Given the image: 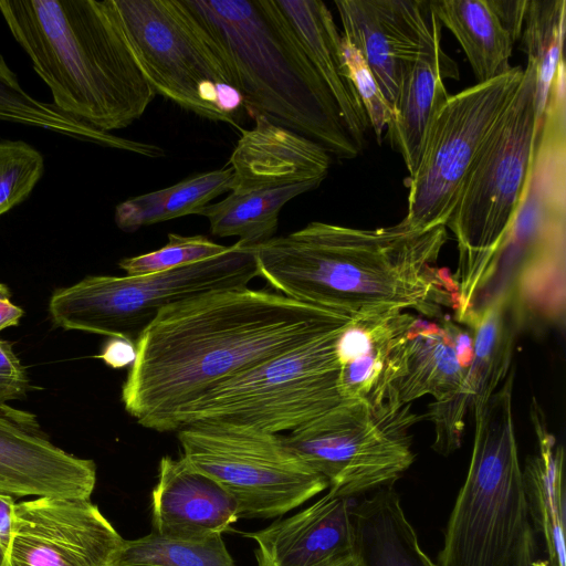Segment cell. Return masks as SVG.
<instances>
[{
  "label": "cell",
  "instance_id": "6da1fadb",
  "mask_svg": "<svg viewBox=\"0 0 566 566\" xmlns=\"http://www.w3.org/2000/svg\"><path fill=\"white\" fill-rule=\"evenodd\" d=\"M352 319L248 286L172 303L135 342V359L122 388L125 410L153 429L230 378Z\"/></svg>",
  "mask_w": 566,
  "mask_h": 566
},
{
  "label": "cell",
  "instance_id": "7a4b0ae2",
  "mask_svg": "<svg viewBox=\"0 0 566 566\" xmlns=\"http://www.w3.org/2000/svg\"><path fill=\"white\" fill-rule=\"evenodd\" d=\"M448 239L446 226L370 230L313 221L254 252L259 276L294 301L352 318L389 310L442 318L444 306L458 305L452 275L437 265Z\"/></svg>",
  "mask_w": 566,
  "mask_h": 566
},
{
  "label": "cell",
  "instance_id": "3957f363",
  "mask_svg": "<svg viewBox=\"0 0 566 566\" xmlns=\"http://www.w3.org/2000/svg\"><path fill=\"white\" fill-rule=\"evenodd\" d=\"M0 14L66 117L109 133L155 98L114 0H0Z\"/></svg>",
  "mask_w": 566,
  "mask_h": 566
},
{
  "label": "cell",
  "instance_id": "277c9868",
  "mask_svg": "<svg viewBox=\"0 0 566 566\" xmlns=\"http://www.w3.org/2000/svg\"><path fill=\"white\" fill-rule=\"evenodd\" d=\"M221 50L254 116L301 134L340 159L361 149L276 0H184Z\"/></svg>",
  "mask_w": 566,
  "mask_h": 566
},
{
  "label": "cell",
  "instance_id": "5b68a950",
  "mask_svg": "<svg viewBox=\"0 0 566 566\" xmlns=\"http://www.w3.org/2000/svg\"><path fill=\"white\" fill-rule=\"evenodd\" d=\"M566 70L553 81L530 171L510 227L475 295L479 305L512 296L541 311L565 298Z\"/></svg>",
  "mask_w": 566,
  "mask_h": 566
},
{
  "label": "cell",
  "instance_id": "8992f818",
  "mask_svg": "<svg viewBox=\"0 0 566 566\" xmlns=\"http://www.w3.org/2000/svg\"><path fill=\"white\" fill-rule=\"evenodd\" d=\"M514 370L475 418L471 460L438 554L439 566H514L533 531L513 421Z\"/></svg>",
  "mask_w": 566,
  "mask_h": 566
},
{
  "label": "cell",
  "instance_id": "52a82bcc",
  "mask_svg": "<svg viewBox=\"0 0 566 566\" xmlns=\"http://www.w3.org/2000/svg\"><path fill=\"white\" fill-rule=\"evenodd\" d=\"M535 82V64L527 60L518 88L476 155L447 223L458 244L452 274L457 321L469 310L523 192L536 139Z\"/></svg>",
  "mask_w": 566,
  "mask_h": 566
},
{
  "label": "cell",
  "instance_id": "ba28073f",
  "mask_svg": "<svg viewBox=\"0 0 566 566\" xmlns=\"http://www.w3.org/2000/svg\"><path fill=\"white\" fill-rule=\"evenodd\" d=\"M345 327L230 378L163 418L153 430L210 423L280 434L348 402L338 382V340Z\"/></svg>",
  "mask_w": 566,
  "mask_h": 566
},
{
  "label": "cell",
  "instance_id": "9c48e42d",
  "mask_svg": "<svg viewBox=\"0 0 566 566\" xmlns=\"http://www.w3.org/2000/svg\"><path fill=\"white\" fill-rule=\"evenodd\" d=\"M128 43L156 94L239 128L243 98L221 50L184 0H114Z\"/></svg>",
  "mask_w": 566,
  "mask_h": 566
},
{
  "label": "cell",
  "instance_id": "30bf717a",
  "mask_svg": "<svg viewBox=\"0 0 566 566\" xmlns=\"http://www.w3.org/2000/svg\"><path fill=\"white\" fill-rule=\"evenodd\" d=\"M259 276L254 247L239 242L219 255L143 276H87L56 290L49 302L55 325L135 344L164 307L218 290L245 287Z\"/></svg>",
  "mask_w": 566,
  "mask_h": 566
},
{
  "label": "cell",
  "instance_id": "8fae6325",
  "mask_svg": "<svg viewBox=\"0 0 566 566\" xmlns=\"http://www.w3.org/2000/svg\"><path fill=\"white\" fill-rule=\"evenodd\" d=\"M422 417L411 405L344 402L282 434L285 444L350 499L392 484L415 460L410 429Z\"/></svg>",
  "mask_w": 566,
  "mask_h": 566
},
{
  "label": "cell",
  "instance_id": "7c38bea8",
  "mask_svg": "<svg viewBox=\"0 0 566 566\" xmlns=\"http://www.w3.org/2000/svg\"><path fill=\"white\" fill-rule=\"evenodd\" d=\"M177 432L181 457L235 499L239 518L281 516L328 489L282 434L210 423Z\"/></svg>",
  "mask_w": 566,
  "mask_h": 566
},
{
  "label": "cell",
  "instance_id": "4fadbf2b",
  "mask_svg": "<svg viewBox=\"0 0 566 566\" xmlns=\"http://www.w3.org/2000/svg\"><path fill=\"white\" fill-rule=\"evenodd\" d=\"M523 72L515 66L449 96L430 126L416 169L405 180L409 192L402 224L413 230L447 227L465 177Z\"/></svg>",
  "mask_w": 566,
  "mask_h": 566
},
{
  "label": "cell",
  "instance_id": "5bb4252c",
  "mask_svg": "<svg viewBox=\"0 0 566 566\" xmlns=\"http://www.w3.org/2000/svg\"><path fill=\"white\" fill-rule=\"evenodd\" d=\"M473 356L472 337L449 319L441 323L415 317L407 335L401 369L386 402L408 405L431 395L434 424L432 448L442 454L461 444L464 416L470 406L467 375Z\"/></svg>",
  "mask_w": 566,
  "mask_h": 566
},
{
  "label": "cell",
  "instance_id": "9a60e30c",
  "mask_svg": "<svg viewBox=\"0 0 566 566\" xmlns=\"http://www.w3.org/2000/svg\"><path fill=\"white\" fill-rule=\"evenodd\" d=\"M124 538L91 497L14 503L3 566H113Z\"/></svg>",
  "mask_w": 566,
  "mask_h": 566
},
{
  "label": "cell",
  "instance_id": "2e32d148",
  "mask_svg": "<svg viewBox=\"0 0 566 566\" xmlns=\"http://www.w3.org/2000/svg\"><path fill=\"white\" fill-rule=\"evenodd\" d=\"M334 4L342 35L359 51L394 108L406 67L442 27L430 1L337 0Z\"/></svg>",
  "mask_w": 566,
  "mask_h": 566
},
{
  "label": "cell",
  "instance_id": "e0dca14e",
  "mask_svg": "<svg viewBox=\"0 0 566 566\" xmlns=\"http://www.w3.org/2000/svg\"><path fill=\"white\" fill-rule=\"evenodd\" d=\"M3 409H0V493L12 497H91L96 484L94 461L54 446Z\"/></svg>",
  "mask_w": 566,
  "mask_h": 566
},
{
  "label": "cell",
  "instance_id": "ac0fdd59",
  "mask_svg": "<svg viewBox=\"0 0 566 566\" xmlns=\"http://www.w3.org/2000/svg\"><path fill=\"white\" fill-rule=\"evenodd\" d=\"M258 566H333L355 554L349 499L328 491L304 510L256 532Z\"/></svg>",
  "mask_w": 566,
  "mask_h": 566
},
{
  "label": "cell",
  "instance_id": "d6986e66",
  "mask_svg": "<svg viewBox=\"0 0 566 566\" xmlns=\"http://www.w3.org/2000/svg\"><path fill=\"white\" fill-rule=\"evenodd\" d=\"M415 317L405 310H389L356 317L344 328L338 340V382L345 400L386 402Z\"/></svg>",
  "mask_w": 566,
  "mask_h": 566
},
{
  "label": "cell",
  "instance_id": "ffe728a7",
  "mask_svg": "<svg viewBox=\"0 0 566 566\" xmlns=\"http://www.w3.org/2000/svg\"><path fill=\"white\" fill-rule=\"evenodd\" d=\"M150 507L153 531L167 536L222 534L239 520L235 499L184 457L161 458Z\"/></svg>",
  "mask_w": 566,
  "mask_h": 566
},
{
  "label": "cell",
  "instance_id": "44dd1931",
  "mask_svg": "<svg viewBox=\"0 0 566 566\" xmlns=\"http://www.w3.org/2000/svg\"><path fill=\"white\" fill-rule=\"evenodd\" d=\"M228 167L233 171L232 189L321 185L331 155L312 139L256 115L254 126L242 130Z\"/></svg>",
  "mask_w": 566,
  "mask_h": 566
},
{
  "label": "cell",
  "instance_id": "7402d4cb",
  "mask_svg": "<svg viewBox=\"0 0 566 566\" xmlns=\"http://www.w3.org/2000/svg\"><path fill=\"white\" fill-rule=\"evenodd\" d=\"M459 78L457 64L441 46V29L423 45L401 77L394 117L387 126V137L398 151L409 175L420 159L430 126L449 94L444 80Z\"/></svg>",
  "mask_w": 566,
  "mask_h": 566
},
{
  "label": "cell",
  "instance_id": "603a6c76",
  "mask_svg": "<svg viewBox=\"0 0 566 566\" xmlns=\"http://www.w3.org/2000/svg\"><path fill=\"white\" fill-rule=\"evenodd\" d=\"M305 54L332 94L343 122L363 150L368 118L348 76L333 15L319 0H276Z\"/></svg>",
  "mask_w": 566,
  "mask_h": 566
},
{
  "label": "cell",
  "instance_id": "cb8c5ba5",
  "mask_svg": "<svg viewBox=\"0 0 566 566\" xmlns=\"http://www.w3.org/2000/svg\"><path fill=\"white\" fill-rule=\"evenodd\" d=\"M531 417L537 451L526 459L522 469L530 523L544 538L549 566H565L564 449L547 430L535 398Z\"/></svg>",
  "mask_w": 566,
  "mask_h": 566
},
{
  "label": "cell",
  "instance_id": "d4e9b609",
  "mask_svg": "<svg viewBox=\"0 0 566 566\" xmlns=\"http://www.w3.org/2000/svg\"><path fill=\"white\" fill-rule=\"evenodd\" d=\"M355 552L365 566H439L421 548L392 488L377 490L352 506Z\"/></svg>",
  "mask_w": 566,
  "mask_h": 566
},
{
  "label": "cell",
  "instance_id": "484cf974",
  "mask_svg": "<svg viewBox=\"0 0 566 566\" xmlns=\"http://www.w3.org/2000/svg\"><path fill=\"white\" fill-rule=\"evenodd\" d=\"M459 323L471 331L473 356L467 375V392L476 416L512 370L514 345L523 324L510 297L469 312Z\"/></svg>",
  "mask_w": 566,
  "mask_h": 566
},
{
  "label": "cell",
  "instance_id": "4316f807",
  "mask_svg": "<svg viewBox=\"0 0 566 566\" xmlns=\"http://www.w3.org/2000/svg\"><path fill=\"white\" fill-rule=\"evenodd\" d=\"M431 9L460 43L478 83L507 74L515 41L491 0H431Z\"/></svg>",
  "mask_w": 566,
  "mask_h": 566
},
{
  "label": "cell",
  "instance_id": "83f0119b",
  "mask_svg": "<svg viewBox=\"0 0 566 566\" xmlns=\"http://www.w3.org/2000/svg\"><path fill=\"white\" fill-rule=\"evenodd\" d=\"M304 182L276 188L232 189L217 203L200 211L210 232L219 238L237 237L244 247H256L274 238L282 208L293 198L317 188Z\"/></svg>",
  "mask_w": 566,
  "mask_h": 566
},
{
  "label": "cell",
  "instance_id": "f1b7e54d",
  "mask_svg": "<svg viewBox=\"0 0 566 566\" xmlns=\"http://www.w3.org/2000/svg\"><path fill=\"white\" fill-rule=\"evenodd\" d=\"M233 187L230 167L187 177L156 191L132 197L115 208V223L125 232L188 214H199L214 198Z\"/></svg>",
  "mask_w": 566,
  "mask_h": 566
},
{
  "label": "cell",
  "instance_id": "f546056e",
  "mask_svg": "<svg viewBox=\"0 0 566 566\" xmlns=\"http://www.w3.org/2000/svg\"><path fill=\"white\" fill-rule=\"evenodd\" d=\"M565 0H527L520 35L522 49L535 64V137H537L551 87L563 60Z\"/></svg>",
  "mask_w": 566,
  "mask_h": 566
},
{
  "label": "cell",
  "instance_id": "4dcf8cb0",
  "mask_svg": "<svg viewBox=\"0 0 566 566\" xmlns=\"http://www.w3.org/2000/svg\"><path fill=\"white\" fill-rule=\"evenodd\" d=\"M113 566H235L221 534L177 537L151 532L124 539Z\"/></svg>",
  "mask_w": 566,
  "mask_h": 566
},
{
  "label": "cell",
  "instance_id": "1f68e13d",
  "mask_svg": "<svg viewBox=\"0 0 566 566\" xmlns=\"http://www.w3.org/2000/svg\"><path fill=\"white\" fill-rule=\"evenodd\" d=\"M0 119L50 129L71 137L119 148L122 138L66 117L53 104L41 102L21 86L18 76L0 54Z\"/></svg>",
  "mask_w": 566,
  "mask_h": 566
},
{
  "label": "cell",
  "instance_id": "d6a6232c",
  "mask_svg": "<svg viewBox=\"0 0 566 566\" xmlns=\"http://www.w3.org/2000/svg\"><path fill=\"white\" fill-rule=\"evenodd\" d=\"M44 174V158L23 140L0 139V216L23 202Z\"/></svg>",
  "mask_w": 566,
  "mask_h": 566
},
{
  "label": "cell",
  "instance_id": "836d02e7",
  "mask_svg": "<svg viewBox=\"0 0 566 566\" xmlns=\"http://www.w3.org/2000/svg\"><path fill=\"white\" fill-rule=\"evenodd\" d=\"M227 245L203 235L168 234V242L158 250L125 258L118 265L128 276H143L197 263L221 254Z\"/></svg>",
  "mask_w": 566,
  "mask_h": 566
},
{
  "label": "cell",
  "instance_id": "e575fe53",
  "mask_svg": "<svg viewBox=\"0 0 566 566\" xmlns=\"http://www.w3.org/2000/svg\"><path fill=\"white\" fill-rule=\"evenodd\" d=\"M340 48L348 76L364 106L368 123L373 127L378 143H381L382 133L394 117L392 108L370 67L359 51L344 35L340 38Z\"/></svg>",
  "mask_w": 566,
  "mask_h": 566
},
{
  "label": "cell",
  "instance_id": "d590c367",
  "mask_svg": "<svg viewBox=\"0 0 566 566\" xmlns=\"http://www.w3.org/2000/svg\"><path fill=\"white\" fill-rule=\"evenodd\" d=\"M28 387L25 369L12 344L0 339V409L6 408L9 401L22 398Z\"/></svg>",
  "mask_w": 566,
  "mask_h": 566
},
{
  "label": "cell",
  "instance_id": "8d00e7d4",
  "mask_svg": "<svg viewBox=\"0 0 566 566\" xmlns=\"http://www.w3.org/2000/svg\"><path fill=\"white\" fill-rule=\"evenodd\" d=\"M492 6L513 40L520 39L527 0H491Z\"/></svg>",
  "mask_w": 566,
  "mask_h": 566
},
{
  "label": "cell",
  "instance_id": "74e56055",
  "mask_svg": "<svg viewBox=\"0 0 566 566\" xmlns=\"http://www.w3.org/2000/svg\"><path fill=\"white\" fill-rule=\"evenodd\" d=\"M98 357L112 368L126 367L135 359V344L123 338L111 337Z\"/></svg>",
  "mask_w": 566,
  "mask_h": 566
},
{
  "label": "cell",
  "instance_id": "f35d334b",
  "mask_svg": "<svg viewBox=\"0 0 566 566\" xmlns=\"http://www.w3.org/2000/svg\"><path fill=\"white\" fill-rule=\"evenodd\" d=\"M14 497L0 493V566H3L12 526Z\"/></svg>",
  "mask_w": 566,
  "mask_h": 566
},
{
  "label": "cell",
  "instance_id": "ab89813d",
  "mask_svg": "<svg viewBox=\"0 0 566 566\" xmlns=\"http://www.w3.org/2000/svg\"><path fill=\"white\" fill-rule=\"evenodd\" d=\"M23 310L14 305L10 298L0 300V332L19 324Z\"/></svg>",
  "mask_w": 566,
  "mask_h": 566
},
{
  "label": "cell",
  "instance_id": "60d3db41",
  "mask_svg": "<svg viewBox=\"0 0 566 566\" xmlns=\"http://www.w3.org/2000/svg\"><path fill=\"white\" fill-rule=\"evenodd\" d=\"M535 544L533 531H531L524 538L514 566H536L535 560Z\"/></svg>",
  "mask_w": 566,
  "mask_h": 566
},
{
  "label": "cell",
  "instance_id": "b9f144b4",
  "mask_svg": "<svg viewBox=\"0 0 566 566\" xmlns=\"http://www.w3.org/2000/svg\"><path fill=\"white\" fill-rule=\"evenodd\" d=\"M333 566H365L360 557L357 555V553L353 554L352 556L336 563Z\"/></svg>",
  "mask_w": 566,
  "mask_h": 566
},
{
  "label": "cell",
  "instance_id": "7bdbcfd3",
  "mask_svg": "<svg viewBox=\"0 0 566 566\" xmlns=\"http://www.w3.org/2000/svg\"><path fill=\"white\" fill-rule=\"evenodd\" d=\"M1 298H10V291L7 285L0 283V300Z\"/></svg>",
  "mask_w": 566,
  "mask_h": 566
}]
</instances>
